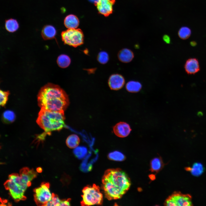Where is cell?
<instances>
[{"mask_svg":"<svg viewBox=\"0 0 206 206\" xmlns=\"http://www.w3.org/2000/svg\"><path fill=\"white\" fill-rule=\"evenodd\" d=\"M163 165V163L161 158H155L151 161L150 169L152 171L157 172L161 169Z\"/></svg>","mask_w":206,"mask_h":206,"instance_id":"7402d4cb","label":"cell"},{"mask_svg":"<svg viewBox=\"0 0 206 206\" xmlns=\"http://www.w3.org/2000/svg\"><path fill=\"white\" fill-rule=\"evenodd\" d=\"M41 108L54 111H64L69 104L68 96L59 86L49 83L42 87L37 96Z\"/></svg>","mask_w":206,"mask_h":206,"instance_id":"7a4b0ae2","label":"cell"},{"mask_svg":"<svg viewBox=\"0 0 206 206\" xmlns=\"http://www.w3.org/2000/svg\"><path fill=\"white\" fill-rule=\"evenodd\" d=\"M119 60L124 63H128L131 62L134 57L133 52L130 49L124 48L122 49L118 54Z\"/></svg>","mask_w":206,"mask_h":206,"instance_id":"5bb4252c","label":"cell"},{"mask_svg":"<svg viewBox=\"0 0 206 206\" xmlns=\"http://www.w3.org/2000/svg\"><path fill=\"white\" fill-rule=\"evenodd\" d=\"M165 205L167 206L193 205L192 197L189 194H183L179 191L174 192L166 200Z\"/></svg>","mask_w":206,"mask_h":206,"instance_id":"ba28073f","label":"cell"},{"mask_svg":"<svg viewBox=\"0 0 206 206\" xmlns=\"http://www.w3.org/2000/svg\"><path fill=\"white\" fill-rule=\"evenodd\" d=\"M142 88V85L139 82L131 80L128 82L126 85V90L131 93H136L140 91Z\"/></svg>","mask_w":206,"mask_h":206,"instance_id":"ac0fdd59","label":"cell"},{"mask_svg":"<svg viewBox=\"0 0 206 206\" xmlns=\"http://www.w3.org/2000/svg\"><path fill=\"white\" fill-rule=\"evenodd\" d=\"M87 152V148L84 146L77 147L74 150L75 155L80 158L83 157L86 154Z\"/></svg>","mask_w":206,"mask_h":206,"instance_id":"83f0119b","label":"cell"},{"mask_svg":"<svg viewBox=\"0 0 206 206\" xmlns=\"http://www.w3.org/2000/svg\"><path fill=\"white\" fill-rule=\"evenodd\" d=\"M185 169L188 171L190 172L193 176L196 177L201 175L204 170L203 165L200 163H194L192 167H186Z\"/></svg>","mask_w":206,"mask_h":206,"instance_id":"e0dca14e","label":"cell"},{"mask_svg":"<svg viewBox=\"0 0 206 206\" xmlns=\"http://www.w3.org/2000/svg\"><path fill=\"white\" fill-rule=\"evenodd\" d=\"M191 34L190 29L187 27H183L180 28L178 34L180 38L186 39L189 37Z\"/></svg>","mask_w":206,"mask_h":206,"instance_id":"cb8c5ba5","label":"cell"},{"mask_svg":"<svg viewBox=\"0 0 206 206\" xmlns=\"http://www.w3.org/2000/svg\"><path fill=\"white\" fill-rule=\"evenodd\" d=\"M71 62L70 57L68 55L62 54L59 55L57 60V63L58 66L61 68H66L68 67Z\"/></svg>","mask_w":206,"mask_h":206,"instance_id":"d6986e66","label":"cell"},{"mask_svg":"<svg viewBox=\"0 0 206 206\" xmlns=\"http://www.w3.org/2000/svg\"><path fill=\"white\" fill-rule=\"evenodd\" d=\"M130 180L125 172L119 169H108L102 179V188L108 200L120 198L129 189Z\"/></svg>","mask_w":206,"mask_h":206,"instance_id":"6da1fadb","label":"cell"},{"mask_svg":"<svg viewBox=\"0 0 206 206\" xmlns=\"http://www.w3.org/2000/svg\"><path fill=\"white\" fill-rule=\"evenodd\" d=\"M61 201L58 195L53 193L52 194L51 199L45 206H60Z\"/></svg>","mask_w":206,"mask_h":206,"instance_id":"4316f807","label":"cell"},{"mask_svg":"<svg viewBox=\"0 0 206 206\" xmlns=\"http://www.w3.org/2000/svg\"><path fill=\"white\" fill-rule=\"evenodd\" d=\"M37 173L33 169H30L27 167L21 169L19 171V175L26 183L31 185V181L37 177Z\"/></svg>","mask_w":206,"mask_h":206,"instance_id":"4fadbf2b","label":"cell"},{"mask_svg":"<svg viewBox=\"0 0 206 206\" xmlns=\"http://www.w3.org/2000/svg\"><path fill=\"white\" fill-rule=\"evenodd\" d=\"M82 192L81 205H100L102 204L103 195L99 186L95 184L87 186L83 189Z\"/></svg>","mask_w":206,"mask_h":206,"instance_id":"5b68a950","label":"cell"},{"mask_svg":"<svg viewBox=\"0 0 206 206\" xmlns=\"http://www.w3.org/2000/svg\"><path fill=\"white\" fill-rule=\"evenodd\" d=\"M37 172L39 173H41L42 171V169L41 167H38L37 169Z\"/></svg>","mask_w":206,"mask_h":206,"instance_id":"1f68e13d","label":"cell"},{"mask_svg":"<svg viewBox=\"0 0 206 206\" xmlns=\"http://www.w3.org/2000/svg\"><path fill=\"white\" fill-rule=\"evenodd\" d=\"M125 83V80L121 75L118 74H113L110 76L108 84L111 90H117L121 89Z\"/></svg>","mask_w":206,"mask_h":206,"instance_id":"30bf717a","label":"cell"},{"mask_svg":"<svg viewBox=\"0 0 206 206\" xmlns=\"http://www.w3.org/2000/svg\"><path fill=\"white\" fill-rule=\"evenodd\" d=\"M2 120L5 123H11L14 121L16 116L14 112L11 110H6L2 115Z\"/></svg>","mask_w":206,"mask_h":206,"instance_id":"603a6c76","label":"cell"},{"mask_svg":"<svg viewBox=\"0 0 206 206\" xmlns=\"http://www.w3.org/2000/svg\"><path fill=\"white\" fill-rule=\"evenodd\" d=\"M184 68L187 74H195L200 70L198 60L196 58H190L188 59L185 64Z\"/></svg>","mask_w":206,"mask_h":206,"instance_id":"7c38bea8","label":"cell"},{"mask_svg":"<svg viewBox=\"0 0 206 206\" xmlns=\"http://www.w3.org/2000/svg\"><path fill=\"white\" fill-rule=\"evenodd\" d=\"M61 36L64 44L73 47H77L84 43V34L80 29H68L62 31Z\"/></svg>","mask_w":206,"mask_h":206,"instance_id":"8992f818","label":"cell"},{"mask_svg":"<svg viewBox=\"0 0 206 206\" xmlns=\"http://www.w3.org/2000/svg\"><path fill=\"white\" fill-rule=\"evenodd\" d=\"M70 199L61 200L60 206H70Z\"/></svg>","mask_w":206,"mask_h":206,"instance_id":"f546056e","label":"cell"},{"mask_svg":"<svg viewBox=\"0 0 206 206\" xmlns=\"http://www.w3.org/2000/svg\"><path fill=\"white\" fill-rule=\"evenodd\" d=\"M64 24L65 26L68 29H76L79 25V21L76 16L70 14L65 18Z\"/></svg>","mask_w":206,"mask_h":206,"instance_id":"2e32d148","label":"cell"},{"mask_svg":"<svg viewBox=\"0 0 206 206\" xmlns=\"http://www.w3.org/2000/svg\"><path fill=\"white\" fill-rule=\"evenodd\" d=\"M114 2L115 0H98L94 5L99 13L108 17L112 12Z\"/></svg>","mask_w":206,"mask_h":206,"instance_id":"9c48e42d","label":"cell"},{"mask_svg":"<svg viewBox=\"0 0 206 206\" xmlns=\"http://www.w3.org/2000/svg\"><path fill=\"white\" fill-rule=\"evenodd\" d=\"M80 142L78 136L75 134L69 136L67 138L66 143L67 146L71 148H75L78 146Z\"/></svg>","mask_w":206,"mask_h":206,"instance_id":"44dd1931","label":"cell"},{"mask_svg":"<svg viewBox=\"0 0 206 206\" xmlns=\"http://www.w3.org/2000/svg\"><path fill=\"white\" fill-rule=\"evenodd\" d=\"M163 39L164 41L167 44H169L171 42L170 37L167 35H165L163 37Z\"/></svg>","mask_w":206,"mask_h":206,"instance_id":"4dcf8cb0","label":"cell"},{"mask_svg":"<svg viewBox=\"0 0 206 206\" xmlns=\"http://www.w3.org/2000/svg\"><path fill=\"white\" fill-rule=\"evenodd\" d=\"M64 111H54L41 108L36 122L46 133L59 131L64 126Z\"/></svg>","mask_w":206,"mask_h":206,"instance_id":"3957f363","label":"cell"},{"mask_svg":"<svg viewBox=\"0 0 206 206\" xmlns=\"http://www.w3.org/2000/svg\"><path fill=\"white\" fill-rule=\"evenodd\" d=\"M50 185L47 182L42 183L40 186L34 189L35 201L38 206H45L52 197L49 190Z\"/></svg>","mask_w":206,"mask_h":206,"instance_id":"52a82bcc","label":"cell"},{"mask_svg":"<svg viewBox=\"0 0 206 206\" xmlns=\"http://www.w3.org/2000/svg\"><path fill=\"white\" fill-rule=\"evenodd\" d=\"M8 178L4 185L14 201L18 202L25 200L26 197L24 195V192L31 185L25 182L17 173H12Z\"/></svg>","mask_w":206,"mask_h":206,"instance_id":"277c9868","label":"cell"},{"mask_svg":"<svg viewBox=\"0 0 206 206\" xmlns=\"http://www.w3.org/2000/svg\"><path fill=\"white\" fill-rule=\"evenodd\" d=\"M108 157L111 160L118 161H123L125 159L124 155L118 151H114L110 152L109 154Z\"/></svg>","mask_w":206,"mask_h":206,"instance_id":"d4e9b609","label":"cell"},{"mask_svg":"<svg viewBox=\"0 0 206 206\" xmlns=\"http://www.w3.org/2000/svg\"><path fill=\"white\" fill-rule=\"evenodd\" d=\"M113 132L118 137L124 138L130 134L131 129L129 125L124 122H120L113 127Z\"/></svg>","mask_w":206,"mask_h":206,"instance_id":"8fae6325","label":"cell"},{"mask_svg":"<svg viewBox=\"0 0 206 206\" xmlns=\"http://www.w3.org/2000/svg\"><path fill=\"white\" fill-rule=\"evenodd\" d=\"M90 2L94 3V4H95L98 1V0H88Z\"/></svg>","mask_w":206,"mask_h":206,"instance_id":"d6a6232c","label":"cell"},{"mask_svg":"<svg viewBox=\"0 0 206 206\" xmlns=\"http://www.w3.org/2000/svg\"><path fill=\"white\" fill-rule=\"evenodd\" d=\"M0 105L2 106H4L6 104L9 94V91H4L1 90L0 91Z\"/></svg>","mask_w":206,"mask_h":206,"instance_id":"f1b7e54d","label":"cell"},{"mask_svg":"<svg viewBox=\"0 0 206 206\" xmlns=\"http://www.w3.org/2000/svg\"><path fill=\"white\" fill-rule=\"evenodd\" d=\"M98 62L101 64H105L109 60V56L108 53L106 52L102 51L99 52L97 56Z\"/></svg>","mask_w":206,"mask_h":206,"instance_id":"484cf974","label":"cell"},{"mask_svg":"<svg viewBox=\"0 0 206 206\" xmlns=\"http://www.w3.org/2000/svg\"><path fill=\"white\" fill-rule=\"evenodd\" d=\"M56 33V31L53 26L47 25L43 27L41 31V35L43 39L47 40L54 38Z\"/></svg>","mask_w":206,"mask_h":206,"instance_id":"9a60e30c","label":"cell"},{"mask_svg":"<svg viewBox=\"0 0 206 206\" xmlns=\"http://www.w3.org/2000/svg\"><path fill=\"white\" fill-rule=\"evenodd\" d=\"M5 27L6 30L10 32H14L18 30L19 24L16 20L11 18L6 20Z\"/></svg>","mask_w":206,"mask_h":206,"instance_id":"ffe728a7","label":"cell"}]
</instances>
